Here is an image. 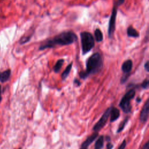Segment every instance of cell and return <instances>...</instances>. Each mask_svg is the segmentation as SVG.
Wrapping results in <instances>:
<instances>
[{
	"instance_id": "cell-11",
	"label": "cell",
	"mask_w": 149,
	"mask_h": 149,
	"mask_svg": "<svg viewBox=\"0 0 149 149\" xmlns=\"http://www.w3.org/2000/svg\"><path fill=\"white\" fill-rule=\"evenodd\" d=\"M127 35L128 37L132 38H137L139 37V32L132 26H129L127 29Z\"/></svg>"
},
{
	"instance_id": "cell-12",
	"label": "cell",
	"mask_w": 149,
	"mask_h": 149,
	"mask_svg": "<svg viewBox=\"0 0 149 149\" xmlns=\"http://www.w3.org/2000/svg\"><path fill=\"white\" fill-rule=\"evenodd\" d=\"M10 73L11 71L10 69H7L1 73H0V81L2 83L6 81L10 76Z\"/></svg>"
},
{
	"instance_id": "cell-28",
	"label": "cell",
	"mask_w": 149,
	"mask_h": 149,
	"mask_svg": "<svg viewBox=\"0 0 149 149\" xmlns=\"http://www.w3.org/2000/svg\"><path fill=\"white\" fill-rule=\"evenodd\" d=\"M19 149H21V148H19Z\"/></svg>"
},
{
	"instance_id": "cell-14",
	"label": "cell",
	"mask_w": 149,
	"mask_h": 149,
	"mask_svg": "<svg viewBox=\"0 0 149 149\" xmlns=\"http://www.w3.org/2000/svg\"><path fill=\"white\" fill-rule=\"evenodd\" d=\"M64 61H64L63 59H58V60L56 62L55 65H54V67H53V70H54V71L55 73H58V72L60 71L61 68H62V66H63V63H64Z\"/></svg>"
},
{
	"instance_id": "cell-27",
	"label": "cell",
	"mask_w": 149,
	"mask_h": 149,
	"mask_svg": "<svg viewBox=\"0 0 149 149\" xmlns=\"http://www.w3.org/2000/svg\"><path fill=\"white\" fill-rule=\"evenodd\" d=\"M1 100H2V97L1 95V86H0V102Z\"/></svg>"
},
{
	"instance_id": "cell-24",
	"label": "cell",
	"mask_w": 149,
	"mask_h": 149,
	"mask_svg": "<svg viewBox=\"0 0 149 149\" xmlns=\"http://www.w3.org/2000/svg\"><path fill=\"white\" fill-rule=\"evenodd\" d=\"M74 84H76L77 86H80V84H81V83L80 82V81H79L78 79H75L74 80Z\"/></svg>"
},
{
	"instance_id": "cell-21",
	"label": "cell",
	"mask_w": 149,
	"mask_h": 149,
	"mask_svg": "<svg viewBox=\"0 0 149 149\" xmlns=\"http://www.w3.org/2000/svg\"><path fill=\"white\" fill-rule=\"evenodd\" d=\"M148 64H149L148 61H147V62L145 63L144 65V69L146 70V71L147 72H149V66H148Z\"/></svg>"
},
{
	"instance_id": "cell-1",
	"label": "cell",
	"mask_w": 149,
	"mask_h": 149,
	"mask_svg": "<svg viewBox=\"0 0 149 149\" xmlns=\"http://www.w3.org/2000/svg\"><path fill=\"white\" fill-rule=\"evenodd\" d=\"M77 40L76 34L72 31L61 32L52 38L44 41L39 47V50H44L47 48H53L58 46L70 45Z\"/></svg>"
},
{
	"instance_id": "cell-4",
	"label": "cell",
	"mask_w": 149,
	"mask_h": 149,
	"mask_svg": "<svg viewBox=\"0 0 149 149\" xmlns=\"http://www.w3.org/2000/svg\"><path fill=\"white\" fill-rule=\"evenodd\" d=\"M135 93L134 89H130L127 91L122 98L119 106L125 113H128L131 112L132 107L130 105V101L134 98Z\"/></svg>"
},
{
	"instance_id": "cell-7",
	"label": "cell",
	"mask_w": 149,
	"mask_h": 149,
	"mask_svg": "<svg viewBox=\"0 0 149 149\" xmlns=\"http://www.w3.org/2000/svg\"><path fill=\"white\" fill-rule=\"evenodd\" d=\"M148 112H149V100L147 99L144 103L143 107L141 111L140 114V120L142 123H145L148 117Z\"/></svg>"
},
{
	"instance_id": "cell-6",
	"label": "cell",
	"mask_w": 149,
	"mask_h": 149,
	"mask_svg": "<svg viewBox=\"0 0 149 149\" xmlns=\"http://www.w3.org/2000/svg\"><path fill=\"white\" fill-rule=\"evenodd\" d=\"M111 109V107L107 108L106 109V111H105V112L104 113V114L101 117V118L99 119V120L95 124V125L94 126V127L93 128V130L94 132H98L105 126V125L106 124L107 120L110 115Z\"/></svg>"
},
{
	"instance_id": "cell-25",
	"label": "cell",
	"mask_w": 149,
	"mask_h": 149,
	"mask_svg": "<svg viewBox=\"0 0 149 149\" xmlns=\"http://www.w3.org/2000/svg\"><path fill=\"white\" fill-rule=\"evenodd\" d=\"M125 1V0H118V2H116L118 6H119V5H122V4L124 3Z\"/></svg>"
},
{
	"instance_id": "cell-13",
	"label": "cell",
	"mask_w": 149,
	"mask_h": 149,
	"mask_svg": "<svg viewBox=\"0 0 149 149\" xmlns=\"http://www.w3.org/2000/svg\"><path fill=\"white\" fill-rule=\"evenodd\" d=\"M94 37L95 39L94 40H95L97 42H100L102 41L103 40V35H102V33L101 31V30L97 28L94 30Z\"/></svg>"
},
{
	"instance_id": "cell-23",
	"label": "cell",
	"mask_w": 149,
	"mask_h": 149,
	"mask_svg": "<svg viewBox=\"0 0 149 149\" xmlns=\"http://www.w3.org/2000/svg\"><path fill=\"white\" fill-rule=\"evenodd\" d=\"M113 147V144H111V143L109 142H109H108V143H107V149H112Z\"/></svg>"
},
{
	"instance_id": "cell-10",
	"label": "cell",
	"mask_w": 149,
	"mask_h": 149,
	"mask_svg": "<svg viewBox=\"0 0 149 149\" xmlns=\"http://www.w3.org/2000/svg\"><path fill=\"white\" fill-rule=\"evenodd\" d=\"M110 121L111 122H114L116 119H118L120 116V112L119 110L115 107H111V111H110Z\"/></svg>"
},
{
	"instance_id": "cell-22",
	"label": "cell",
	"mask_w": 149,
	"mask_h": 149,
	"mask_svg": "<svg viewBox=\"0 0 149 149\" xmlns=\"http://www.w3.org/2000/svg\"><path fill=\"white\" fill-rule=\"evenodd\" d=\"M141 149H149V143L148 141H147L142 147Z\"/></svg>"
},
{
	"instance_id": "cell-2",
	"label": "cell",
	"mask_w": 149,
	"mask_h": 149,
	"mask_svg": "<svg viewBox=\"0 0 149 149\" xmlns=\"http://www.w3.org/2000/svg\"><path fill=\"white\" fill-rule=\"evenodd\" d=\"M103 66L102 58L98 52H95L91 55L86 61V68L85 70L80 71L79 75L80 79H86L90 75L98 73Z\"/></svg>"
},
{
	"instance_id": "cell-17",
	"label": "cell",
	"mask_w": 149,
	"mask_h": 149,
	"mask_svg": "<svg viewBox=\"0 0 149 149\" xmlns=\"http://www.w3.org/2000/svg\"><path fill=\"white\" fill-rule=\"evenodd\" d=\"M128 120H129V118L128 117H126L119 125V127H118V129L117 130V133H119L125 127V126H126V123H127L128 122Z\"/></svg>"
},
{
	"instance_id": "cell-19",
	"label": "cell",
	"mask_w": 149,
	"mask_h": 149,
	"mask_svg": "<svg viewBox=\"0 0 149 149\" xmlns=\"http://www.w3.org/2000/svg\"><path fill=\"white\" fill-rule=\"evenodd\" d=\"M148 84H149V81L147 79H146L141 84L140 86L141 88L143 89H147L148 87Z\"/></svg>"
},
{
	"instance_id": "cell-16",
	"label": "cell",
	"mask_w": 149,
	"mask_h": 149,
	"mask_svg": "<svg viewBox=\"0 0 149 149\" xmlns=\"http://www.w3.org/2000/svg\"><path fill=\"white\" fill-rule=\"evenodd\" d=\"M72 65H73V63L71 62L70 63H69L67 66L66 68H65V69L63 70V72L61 74V78L62 80H65L67 77L68 76L69 74L70 73V72L72 69Z\"/></svg>"
},
{
	"instance_id": "cell-26",
	"label": "cell",
	"mask_w": 149,
	"mask_h": 149,
	"mask_svg": "<svg viewBox=\"0 0 149 149\" xmlns=\"http://www.w3.org/2000/svg\"><path fill=\"white\" fill-rule=\"evenodd\" d=\"M141 98H140V97H138V98H137V100H136V101H137V102H140L141 101Z\"/></svg>"
},
{
	"instance_id": "cell-18",
	"label": "cell",
	"mask_w": 149,
	"mask_h": 149,
	"mask_svg": "<svg viewBox=\"0 0 149 149\" xmlns=\"http://www.w3.org/2000/svg\"><path fill=\"white\" fill-rule=\"evenodd\" d=\"M31 35L30 36L23 37L20 39V41H19V43H20V44H24L27 42L28 41H29L30 40V38H31Z\"/></svg>"
},
{
	"instance_id": "cell-3",
	"label": "cell",
	"mask_w": 149,
	"mask_h": 149,
	"mask_svg": "<svg viewBox=\"0 0 149 149\" xmlns=\"http://www.w3.org/2000/svg\"><path fill=\"white\" fill-rule=\"evenodd\" d=\"M81 50L83 55L90 52L94 46V38L93 35L88 31H83L80 34Z\"/></svg>"
},
{
	"instance_id": "cell-15",
	"label": "cell",
	"mask_w": 149,
	"mask_h": 149,
	"mask_svg": "<svg viewBox=\"0 0 149 149\" xmlns=\"http://www.w3.org/2000/svg\"><path fill=\"white\" fill-rule=\"evenodd\" d=\"M104 143V137L100 136L96 140L94 144V149H101L103 147Z\"/></svg>"
},
{
	"instance_id": "cell-8",
	"label": "cell",
	"mask_w": 149,
	"mask_h": 149,
	"mask_svg": "<svg viewBox=\"0 0 149 149\" xmlns=\"http://www.w3.org/2000/svg\"><path fill=\"white\" fill-rule=\"evenodd\" d=\"M98 133L95 132L93 133L91 136L88 137L84 141H83L79 149H87L88 146L93 142V141L98 137Z\"/></svg>"
},
{
	"instance_id": "cell-20",
	"label": "cell",
	"mask_w": 149,
	"mask_h": 149,
	"mask_svg": "<svg viewBox=\"0 0 149 149\" xmlns=\"http://www.w3.org/2000/svg\"><path fill=\"white\" fill-rule=\"evenodd\" d=\"M126 145V140H124L122 141V143L120 144V145L119 146L118 149H125Z\"/></svg>"
},
{
	"instance_id": "cell-9",
	"label": "cell",
	"mask_w": 149,
	"mask_h": 149,
	"mask_svg": "<svg viewBox=\"0 0 149 149\" xmlns=\"http://www.w3.org/2000/svg\"><path fill=\"white\" fill-rule=\"evenodd\" d=\"M133 68V62L131 59H127L121 66V69L123 74H130Z\"/></svg>"
},
{
	"instance_id": "cell-5",
	"label": "cell",
	"mask_w": 149,
	"mask_h": 149,
	"mask_svg": "<svg viewBox=\"0 0 149 149\" xmlns=\"http://www.w3.org/2000/svg\"><path fill=\"white\" fill-rule=\"evenodd\" d=\"M118 6L117 5V3L115 2L112 9V12H111V17L109 19L108 29V37L109 38H111L113 37L115 30V24H116V19L117 11H118Z\"/></svg>"
}]
</instances>
